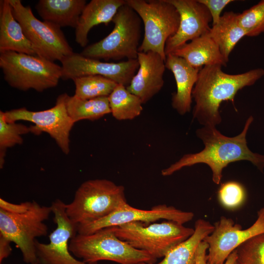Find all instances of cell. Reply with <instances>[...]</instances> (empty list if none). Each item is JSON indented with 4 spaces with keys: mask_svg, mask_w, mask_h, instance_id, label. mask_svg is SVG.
Returning a JSON list of instances; mask_svg holds the SVG:
<instances>
[{
    "mask_svg": "<svg viewBox=\"0 0 264 264\" xmlns=\"http://www.w3.org/2000/svg\"><path fill=\"white\" fill-rule=\"evenodd\" d=\"M250 116L245 123L242 132L234 137H228L221 134L213 126H203L196 131L204 148L195 154L184 155L180 159L161 171L163 176H169L185 167L204 163L212 172V180L219 184L222 177L224 168L232 162L247 160L263 172L264 168V155L252 152L248 147L246 134L253 121Z\"/></svg>",
    "mask_w": 264,
    "mask_h": 264,
    "instance_id": "1",
    "label": "cell"
},
{
    "mask_svg": "<svg viewBox=\"0 0 264 264\" xmlns=\"http://www.w3.org/2000/svg\"><path fill=\"white\" fill-rule=\"evenodd\" d=\"M222 66L215 65L200 69L192 91L195 102L193 118L203 126L216 127L221 122L219 109L223 101L234 105L236 94L240 89L254 85L264 75V69L257 68L247 72L230 74Z\"/></svg>",
    "mask_w": 264,
    "mask_h": 264,
    "instance_id": "2",
    "label": "cell"
},
{
    "mask_svg": "<svg viewBox=\"0 0 264 264\" xmlns=\"http://www.w3.org/2000/svg\"><path fill=\"white\" fill-rule=\"evenodd\" d=\"M51 213V206H42L34 200L17 204L0 198V235L15 243L27 264H39L36 238L47 234L44 221Z\"/></svg>",
    "mask_w": 264,
    "mask_h": 264,
    "instance_id": "3",
    "label": "cell"
},
{
    "mask_svg": "<svg viewBox=\"0 0 264 264\" xmlns=\"http://www.w3.org/2000/svg\"><path fill=\"white\" fill-rule=\"evenodd\" d=\"M127 204L123 186L94 179L82 183L66 208L69 218L80 225L102 219Z\"/></svg>",
    "mask_w": 264,
    "mask_h": 264,
    "instance_id": "4",
    "label": "cell"
},
{
    "mask_svg": "<svg viewBox=\"0 0 264 264\" xmlns=\"http://www.w3.org/2000/svg\"><path fill=\"white\" fill-rule=\"evenodd\" d=\"M71 254L88 264L110 261L119 264L155 263L148 253L136 249L119 239L110 227L93 233L77 234L69 242Z\"/></svg>",
    "mask_w": 264,
    "mask_h": 264,
    "instance_id": "5",
    "label": "cell"
},
{
    "mask_svg": "<svg viewBox=\"0 0 264 264\" xmlns=\"http://www.w3.org/2000/svg\"><path fill=\"white\" fill-rule=\"evenodd\" d=\"M110 227L119 239L148 253L156 260L194 232L193 228L170 220L150 224L136 221Z\"/></svg>",
    "mask_w": 264,
    "mask_h": 264,
    "instance_id": "6",
    "label": "cell"
},
{
    "mask_svg": "<svg viewBox=\"0 0 264 264\" xmlns=\"http://www.w3.org/2000/svg\"><path fill=\"white\" fill-rule=\"evenodd\" d=\"M0 67L11 87L43 92L55 87L62 78V66L38 55L15 51L0 53Z\"/></svg>",
    "mask_w": 264,
    "mask_h": 264,
    "instance_id": "7",
    "label": "cell"
},
{
    "mask_svg": "<svg viewBox=\"0 0 264 264\" xmlns=\"http://www.w3.org/2000/svg\"><path fill=\"white\" fill-rule=\"evenodd\" d=\"M112 22L114 25L111 32L102 40L87 45L80 53L82 55L105 60L137 59L141 36V20L138 15L126 2Z\"/></svg>",
    "mask_w": 264,
    "mask_h": 264,
    "instance_id": "8",
    "label": "cell"
},
{
    "mask_svg": "<svg viewBox=\"0 0 264 264\" xmlns=\"http://www.w3.org/2000/svg\"><path fill=\"white\" fill-rule=\"evenodd\" d=\"M143 22L144 35L139 52H154L165 61L167 40L177 31L180 16L168 0H126Z\"/></svg>",
    "mask_w": 264,
    "mask_h": 264,
    "instance_id": "9",
    "label": "cell"
},
{
    "mask_svg": "<svg viewBox=\"0 0 264 264\" xmlns=\"http://www.w3.org/2000/svg\"><path fill=\"white\" fill-rule=\"evenodd\" d=\"M8 0L15 18L21 25L38 56L52 62H61L74 53L61 27L38 19L30 6L23 5L21 0Z\"/></svg>",
    "mask_w": 264,
    "mask_h": 264,
    "instance_id": "10",
    "label": "cell"
},
{
    "mask_svg": "<svg viewBox=\"0 0 264 264\" xmlns=\"http://www.w3.org/2000/svg\"><path fill=\"white\" fill-rule=\"evenodd\" d=\"M66 93L60 95L55 105L50 109L41 111H31L25 108L4 112L7 122L23 120L34 124L29 127L30 132L40 135L44 132L53 138L65 154L69 153V134L74 122L69 117L66 108Z\"/></svg>",
    "mask_w": 264,
    "mask_h": 264,
    "instance_id": "11",
    "label": "cell"
},
{
    "mask_svg": "<svg viewBox=\"0 0 264 264\" xmlns=\"http://www.w3.org/2000/svg\"><path fill=\"white\" fill-rule=\"evenodd\" d=\"M264 233V207L257 212L252 225L245 229L231 218L221 216L212 233L203 241L208 245L207 264H224L230 254L241 244Z\"/></svg>",
    "mask_w": 264,
    "mask_h": 264,
    "instance_id": "12",
    "label": "cell"
},
{
    "mask_svg": "<svg viewBox=\"0 0 264 264\" xmlns=\"http://www.w3.org/2000/svg\"><path fill=\"white\" fill-rule=\"evenodd\" d=\"M66 206L59 199L51 205L56 228L50 234L48 243L35 241L39 264H88L76 258L69 251V242L77 234L78 225L67 215Z\"/></svg>",
    "mask_w": 264,
    "mask_h": 264,
    "instance_id": "13",
    "label": "cell"
},
{
    "mask_svg": "<svg viewBox=\"0 0 264 264\" xmlns=\"http://www.w3.org/2000/svg\"><path fill=\"white\" fill-rule=\"evenodd\" d=\"M194 216L192 212L182 211L172 206L160 204L150 210L134 208L128 203L109 216L97 221L77 226V233L87 235L102 229L132 222L150 224L161 219L184 224L191 220Z\"/></svg>",
    "mask_w": 264,
    "mask_h": 264,
    "instance_id": "14",
    "label": "cell"
},
{
    "mask_svg": "<svg viewBox=\"0 0 264 264\" xmlns=\"http://www.w3.org/2000/svg\"><path fill=\"white\" fill-rule=\"evenodd\" d=\"M61 62L62 79L64 80L87 75H101L126 87L129 85L139 67L137 59L109 63L74 52Z\"/></svg>",
    "mask_w": 264,
    "mask_h": 264,
    "instance_id": "15",
    "label": "cell"
},
{
    "mask_svg": "<svg viewBox=\"0 0 264 264\" xmlns=\"http://www.w3.org/2000/svg\"><path fill=\"white\" fill-rule=\"evenodd\" d=\"M177 9L180 22L176 32L167 41L166 55L176 48L209 32L211 14L207 7L198 0H168Z\"/></svg>",
    "mask_w": 264,
    "mask_h": 264,
    "instance_id": "16",
    "label": "cell"
},
{
    "mask_svg": "<svg viewBox=\"0 0 264 264\" xmlns=\"http://www.w3.org/2000/svg\"><path fill=\"white\" fill-rule=\"evenodd\" d=\"M139 67L130 84L126 87L145 104L161 89L164 83L163 75L165 60L154 52H139Z\"/></svg>",
    "mask_w": 264,
    "mask_h": 264,
    "instance_id": "17",
    "label": "cell"
},
{
    "mask_svg": "<svg viewBox=\"0 0 264 264\" xmlns=\"http://www.w3.org/2000/svg\"><path fill=\"white\" fill-rule=\"evenodd\" d=\"M165 66L174 74L176 85L172 106L179 114L184 115L191 110L192 91L200 69L192 66L183 58L172 53L166 55Z\"/></svg>",
    "mask_w": 264,
    "mask_h": 264,
    "instance_id": "18",
    "label": "cell"
},
{
    "mask_svg": "<svg viewBox=\"0 0 264 264\" xmlns=\"http://www.w3.org/2000/svg\"><path fill=\"white\" fill-rule=\"evenodd\" d=\"M126 2L124 0H91L85 6L75 28L76 42L86 47L91 29L100 24L108 25Z\"/></svg>",
    "mask_w": 264,
    "mask_h": 264,
    "instance_id": "19",
    "label": "cell"
},
{
    "mask_svg": "<svg viewBox=\"0 0 264 264\" xmlns=\"http://www.w3.org/2000/svg\"><path fill=\"white\" fill-rule=\"evenodd\" d=\"M15 51L37 55L32 44L15 18L8 0L0 1V53Z\"/></svg>",
    "mask_w": 264,
    "mask_h": 264,
    "instance_id": "20",
    "label": "cell"
},
{
    "mask_svg": "<svg viewBox=\"0 0 264 264\" xmlns=\"http://www.w3.org/2000/svg\"><path fill=\"white\" fill-rule=\"evenodd\" d=\"M171 53L183 58L190 66L199 69L215 65L226 66L227 63L209 33L184 44Z\"/></svg>",
    "mask_w": 264,
    "mask_h": 264,
    "instance_id": "21",
    "label": "cell"
},
{
    "mask_svg": "<svg viewBox=\"0 0 264 264\" xmlns=\"http://www.w3.org/2000/svg\"><path fill=\"white\" fill-rule=\"evenodd\" d=\"M86 4L85 0H40L35 8L44 21L75 28Z\"/></svg>",
    "mask_w": 264,
    "mask_h": 264,
    "instance_id": "22",
    "label": "cell"
},
{
    "mask_svg": "<svg viewBox=\"0 0 264 264\" xmlns=\"http://www.w3.org/2000/svg\"><path fill=\"white\" fill-rule=\"evenodd\" d=\"M214 225L203 219L195 223L194 232L187 240L169 251L159 263H142L139 264H195L196 253L199 244L210 235Z\"/></svg>",
    "mask_w": 264,
    "mask_h": 264,
    "instance_id": "23",
    "label": "cell"
},
{
    "mask_svg": "<svg viewBox=\"0 0 264 264\" xmlns=\"http://www.w3.org/2000/svg\"><path fill=\"white\" fill-rule=\"evenodd\" d=\"M239 13L232 11L225 12L219 22L212 25L209 32L211 38L218 45L220 51L228 62L229 55L237 44L246 33L238 22Z\"/></svg>",
    "mask_w": 264,
    "mask_h": 264,
    "instance_id": "24",
    "label": "cell"
},
{
    "mask_svg": "<svg viewBox=\"0 0 264 264\" xmlns=\"http://www.w3.org/2000/svg\"><path fill=\"white\" fill-rule=\"evenodd\" d=\"M66 104L67 113L74 123L82 120H96L111 113L108 96L83 99L67 94Z\"/></svg>",
    "mask_w": 264,
    "mask_h": 264,
    "instance_id": "25",
    "label": "cell"
},
{
    "mask_svg": "<svg viewBox=\"0 0 264 264\" xmlns=\"http://www.w3.org/2000/svg\"><path fill=\"white\" fill-rule=\"evenodd\" d=\"M108 98L111 113L118 120H132L143 110L141 100L123 85L117 84Z\"/></svg>",
    "mask_w": 264,
    "mask_h": 264,
    "instance_id": "26",
    "label": "cell"
},
{
    "mask_svg": "<svg viewBox=\"0 0 264 264\" xmlns=\"http://www.w3.org/2000/svg\"><path fill=\"white\" fill-rule=\"evenodd\" d=\"M75 86L76 96L83 99L109 96L117 84L101 75H87L72 80Z\"/></svg>",
    "mask_w": 264,
    "mask_h": 264,
    "instance_id": "27",
    "label": "cell"
},
{
    "mask_svg": "<svg viewBox=\"0 0 264 264\" xmlns=\"http://www.w3.org/2000/svg\"><path fill=\"white\" fill-rule=\"evenodd\" d=\"M30 132L29 127L17 124L16 122H7L4 117V112L0 111V168L4 163L6 151L9 148L16 145L22 144V135Z\"/></svg>",
    "mask_w": 264,
    "mask_h": 264,
    "instance_id": "28",
    "label": "cell"
},
{
    "mask_svg": "<svg viewBox=\"0 0 264 264\" xmlns=\"http://www.w3.org/2000/svg\"><path fill=\"white\" fill-rule=\"evenodd\" d=\"M235 250V264H264V233L248 239Z\"/></svg>",
    "mask_w": 264,
    "mask_h": 264,
    "instance_id": "29",
    "label": "cell"
},
{
    "mask_svg": "<svg viewBox=\"0 0 264 264\" xmlns=\"http://www.w3.org/2000/svg\"><path fill=\"white\" fill-rule=\"evenodd\" d=\"M238 19L246 36L255 37L264 33V0L239 13Z\"/></svg>",
    "mask_w": 264,
    "mask_h": 264,
    "instance_id": "30",
    "label": "cell"
},
{
    "mask_svg": "<svg viewBox=\"0 0 264 264\" xmlns=\"http://www.w3.org/2000/svg\"><path fill=\"white\" fill-rule=\"evenodd\" d=\"M246 191L244 187L236 181H228L222 183L218 193L220 203L226 209L233 210L241 206L246 199Z\"/></svg>",
    "mask_w": 264,
    "mask_h": 264,
    "instance_id": "31",
    "label": "cell"
},
{
    "mask_svg": "<svg viewBox=\"0 0 264 264\" xmlns=\"http://www.w3.org/2000/svg\"><path fill=\"white\" fill-rule=\"evenodd\" d=\"M208 9L212 19V25L220 21L221 12L226 5L234 2L233 0H198Z\"/></svg>",
    "mask_w": 264,
    "mask_h": 264,
    "instance_id": "32",
    "label": "cell"
},
{
    "mask_svg": "<svg viewBox=\"0 0 264 264\" xmlns=\"http://www.w3.org/2000/svg\"><path fill=\"white\" fill-rule=\"evenodd\" d=\"M208 244L202 241L198 245L196 253L195 264H207Z\"/></svg>",
    "mask_w": 264,
    "mask_h": 264,
    "instance_id": "33",
    "label": "cell"
},
{
    "mask_svg": "<svg viewBox=\"0 0 264 264\" xmlns=\"http://www.w3.org/2000/svg\"><path fill=\"white\" fill-rule=\"evenodd\" d=\"M11 242L8 239L0 235V264H2L3 261L11 254Z\"/></svg>",
    "mask_w": 264,
    "mask_h": 264,
    "instance_id": "34",
    "label": "cell"
},
{
    "mask_svg": "<svg viewBox=\"0 0 264 264\" xmlns=\"http://www.w3.org/2000/svg\"><path fill=\"white\" fill-rule=\"evenodd\" d=\"M236 258V251L235 250L228 257L224 264H235Z\"/></svg>",
    "mask_w": 264,
    "mask_h": 264,
    "instance_id": "35",
    "label": "cell"
}]
</instances>
